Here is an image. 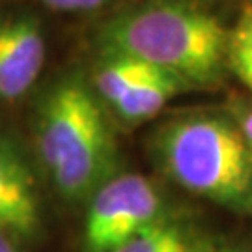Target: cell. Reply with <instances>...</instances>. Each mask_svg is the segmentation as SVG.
I'll return each mask as SVG.
<instances>
[{"instance_id": "13", "label": "cell", "mask_w": 252, "mask_h": 252, "mask_svg": "<svg viewBox=\"0 0 252 252\" xmlns=\"http://www.w3.org/2000/svg\"><path fill=\"white\" fill-rule=\"evenodd\" d=\"M0 252H23L21 241L0 228Z\"/></svg>"}, {"instance_id": "2", "label": "cell", "mask_w": 252, "mask_h": 252, "mask_svg": "<svg viewBox=\"0 0 252 252\" xmlns=\"http://www.w3.org/2000/svg\"><path fill=\"white\" fill-rule=\"evenodd\" d=\"M36 150L65 202H88L116 174V140L92 84L79 75L58 81L39 103Z\"/></svg>"}, {"instance_id": "7", "label": "cell", "mask_w": 252, "mask_h": 252, "mask_svg": "<svg viewBox=\"0 0 252 252\" xmlns=\"http://www.w3.org/2000/svg\"><path fill=\"white\" fill-rule=\"evenodd\" d=\"M159 75H162V71L142 60L126 54L101 53L99 62L95 63L92 75V88L101 101L112 105L120 97H124L127 92L135 90L136 86L152 81Z\"/></svg>"}, {"instance_id": "3", "label": "cell", "mask_w": 252, "mask_h": 252, "mask_svg": "<svg viewBox=\"0 0 252 252\" xmlns=\"http://www.w3.org/2000/svg\"><path fill=\"white\" fill-rule=\"evenodd\" d=\"M153 148L174 183L252 215V159L235 122L219 114L174 118L157 131Z\"/></svg>"}, {"instance_id": "1", "label": "cell", "mask_w": 252, "mask_h": 252, "mask_svg": "<svg viewBox=\"0 0 252 252\" xmlns=\"http://www.w3.org/2000/svg\"><path fill=\"white\" fill-rule=\"evenodd\" d=\"M101 53L126 54L189 84H213L228 67V28L207 9L157 0L114 17L99 32Z\"/></svg>"}, {"instance_id": "14", "label": "cell", "mask_w": 252, "mask_h": 252, "mask_svg": "<svg viewBox=\"0 0 252 252\" xmlns=\"http://www.w3.org/2000/svg\"><path fill=\"white\" fill-rule=\"evenodd\" d=\"M224 252H241V251H224Z\"/></svg>"}, {"instance_id": "9", "label": "cell", "mask_w": 252, "mask_h": 252, "mask_svg": "<svg viewBox=\"0 0 252 252\" xmlns=\"http://www.w3.org/2000/svg\"><path fill=\"white\" fill-rule=\"evenodd\" d=\"M183 88H185L183 82L162 73L152 81L136 86L135 90L127 92L124 97H120L110 107L114 108V112L122 120L138 124L157 116L166 107V103L172 97H176Z\"/></svg>"}, {"instance_id": "10", "label": "cell", "mask_w": 252, "mask_h": 252, "mask_svg": "<svg viewBox=\"0 0 252 252\" xmlns=\"http://www.w3.org/2000/svg\"><path fill=\"white\" fill-rule=\"evenodd\" d=\"M228 69L252 92V4L245 6L234 28H228Z\"/></svg>"}, {"instance_id": "5", "label": "cell", "mask_w": 252, "mask_h": 252, "mask_svg": "<svg viewBox=\"0 0 252 252\" xmlns=\"http://www.w3.org/2000/svg\"><path fill=\"white\" fill-rule=\"evenodd\" d=\"M45 65V37L34 17L0 21V99L23 97Z\"/></svg>"}, {"instance_id": "11", "label": "cell", "mask_w": 252, "mask_h": 252, "mask_svg": "<svg viewBox=\"0 0 252 252\" xmlns=\"http://www.w3.org/2000/svg\"><path fill=\"white\" fill-rule=\"evenodd\" d=\"M41 2L54 11H90L101 8L108 0H41Z\"/></svg>"}, {"instance_id": "4", "label": "cell", "mask_w": 252, "mask_h": 252, "mask_svg": "<svg viewBox=\"0 0 252 252\" xmlns=\"http://www.w3.org/2000/svg\"><path fill=\"white\" fill-rule=\"evenodd\" d=\"M159 189L140 174H114L88 200L82 252H110L164 217Z\"/></svg>"}, {"instance_id": "12", "label": "cell", "mask_w": 252, "mask_h": 252, "mask_svg": "<svg viewBox=\"0 0 252 252\" xmlns=\"http://www.w3.org/2000/svg\"><path fill=\"white\" fill-rule=\"evenodd\" d=\"M237 127H239V131H241V135H243V140H245V144H247V150H249L251 159H252V107H249L243 114H241L239 122H237Z\"/></svg>"}, {"instance_id": "6", "label": "cell", "mask_w": 252, "mask_h": 252, "mask_svg": "<svg viewBox=\"0 0 252 252\" xmlns=\"http://www.w3.org/2000/svg\"><path fill=\"white\" fill-rule=\"evenodd\" d=\"M41 226L34 178L11 146L0 138V228L19 241L34 239Z\"/></svg>"}, {"instance_id": "8", "label": "cell", "mask_w": 252, "mask_h": 252, "mask_svg": "<svg viewBox=\"0 0 252 252\" xmlns=\"http://www.w3.org/2000/svg\"><path fill=\"white\" fill-rule=\"evenodd\" d=\"M110 252H213V247L194 228L164 215Z\"/></svg>"}]
</instances>
